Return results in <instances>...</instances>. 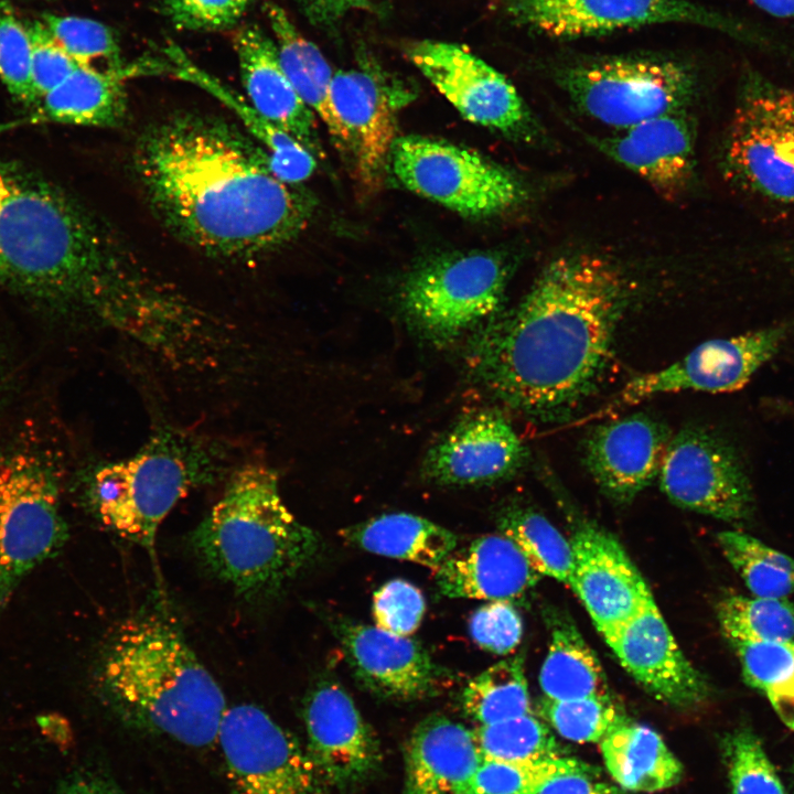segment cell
<instances>
[{
	"label": "cell",
	"instance_id": "obj_6",
	"mask_svg": "<svg viewBox=\"0 0 794 794\" xmlns=\"http://www.w3.org/2000/svg\"><path fill=\"white\" fill-rule=\"evenodd\" d=\"M223 465L221 447L165 428L131 458L96 468L88 476L86 498L105 527L153 552L165 516L191 490L217 476Z\"/></svg>",
	"mask_w": 794,
	"mask_h": 794
},
{
	"label": "cell",
	"instance_id": "obj_13",
	"mask_svg": "<svg viewBox=\"0 0 794 794\" xmlns=\"http://www.w3.org/2000/svg\"><path fill=\"white\" fill-rule=\"evenodd\" d=\"M217 742L233 794H326L308 750L255 705L227 708Z\"/></svg>",
	"mask_w": 794,
	"mask_h": 794
},
{
	"label": "cell",
	"instance_id": "obj_56",
	"mask_svg": "<svg viewBox=\"0 0 794 794\" xmlns=\"http://www.w3.org/2000/svg\"><path fill=\"white\" fill-rule=\"evenodd\" d=\"M1 1V0H0Z\"/></svg>",
	"mask_w": 794,
	"mask_h": 794
},
{
	"label": "cell",
	"instance_id": "obj_54",
	"mask_svg": "<svg viewBox=\"0 0 794 794\" xmlns=\"http://www.w3.org/2000/svg\"><path fill=\"white\" fill-rule=\"evenodd\" d=\"M783 721H784L791 729L794 730V710H793L788 716H786V717L783 719Z\"/></svg>",
	"mask_w": 794,
	"mask_h": 794
},
{
	"label": "cell",
	"instance_id": "obj_55",
	"mask_svg": "<svg viewBox=\"0 0 794 794\" xmlns=\"http://www.w3.org/2000/svg\"><path fill=\"white\" fill-rule=\"evenodd\" d=\"M793 771H794V769H793Z\"/></svg>",
	"mask_w": 794,
	"mask_h": 794
},
{
	"label": "cell",
	"instance_id": "obj_37",
	"mask_svg": "<svg viewBox=\"0 0 794 794\" xmlns=\"http://www.w3.org/2000/svg\"><path fill=\"white\" fill-rule=\"evenodd\" d=\"M723 635L732 642L792 641L794 605L785 599L731 593L717 605Z\"/></svg>",
	"mask_w": 794,
	"mask_h": 794
},
{
	"label": "cell",
	"instance_id": "obj_45",
	"mask_svg": "<svg viewBox=\"0 0 794 794\" xmlns=\"http://www.w3.org/2000/svg\"><path fill=\"white\" fill-rule=\"evenodd\" d=\"M425 610L426 601L421 591L403 579L386 582L373 597L376 625L393 634H412L418 629Z\"/></svg>",
	"mask_w": 794,
	"mask_h": 794
},
{
	"label": "cell",
	"instance_id": "obj_41",
	"mask_svg": "<svg viewBox=\"0 0 794 794\" xmlns=\"http://www.w3.org/2000/svg\"><path fill=\"white\" fill-rule=\"evenodd\" d=\"M42 23L56 43L84 68L116 72L125 67L112 32L88 18L45 13Z\"/></svg>",
	"mask_w": 794,
	"mask_h": 794
},
{
	"label": "cell",
	"instance_id": "obj_33",
	"mask_svg": "<svg viewBox=\"0 0 794 794\" xmlns=\"http://www.w3.org/2000/svg\"><path fill=\"white\" fill-rule=\"evenodd\" d=\"M547 620L550 640L538 677L544 697L568 700L609 696L602 665L573 621L557 611Z\"/></svg>",
	"mask_w": 794,
	"mask_h": 794
},
{
	"label": "cell",
	"instance_id": "obj_40",
	"mask_svg": "<svg viewBox=\"0 0 794 794\" xmlns=\"http://www.w3.org/2000/svg\"><path fill=\"white\" fill-rule=\"evenodd\" d=\"M576 771L591 770L584 763L565 755L541 761L482 759L457 794H535L555 776Z\"/></svg>",
	"mask_w": 794,
	"mask_h": 794
},
{
	"label": "cell",
	"instance_id": "obj_11",
	"mask_svg": "<svg viewBox=\"0 0 794 794\" xmlns=\"http://www.w3.org/2000/svg\"><path fill=\"white\" fill-rule=\"evenodd\" d=\"M389 158L393 173L406 189L466 217L503 214L527 195L522 181L507 169L443 140L399 137Z\"/></svg>",
	"mask_w": 794,
	"mask_h": 794
},
{
	"label": "cell",
	"instance_id": "obj_3",
	"mask_svg": "<svg viewBox=\"0 0 794 794\" xmlns=\"http://www.w3.org/2000/svg\"><path fill=\"white\" fill-rule=\"evenodd\" d=\"M0 286L62 314L121 332L139 277L125 271L96 223L60 186L0 160Z\"/></svg>",
	"mask_w": 794,
	"mask_h": 794
},
{
	"label": "cell",
	"instance_id": "obj_2",
	"mask_svg": "<svg viewBox=\"0 0 794 794\" xmlns=\"http://www.w3.org/2000/svg\"><path fill=\"white\" fill-rule=\"evenodd\" d=\"M629 291L609 258L554 259L514 309L480 326L468 350L472 376L529 419H567L605 375Z\"/></svg>",
	"mask_w": 794,
	"mask_h": 794
},
{
	"label": "cell",
	"instance_id": "obj_24",
	"mask_svg": "<svg viewBox=\"0 0 794 794\" xmlns=\"http://www.w3.org/2000/svg\"><path fill=\"white\" fill-rule=\"evenodd\" d=\"M331 99L350 136V150L361 183L373 186L396 140L390 90L366 69L333 74Z\"/></svg>",
	"mask_w": 794,
	"mask_h": 794
},
{
	"label": "cell",
	"instance_id": "obj_17",
	"mask_svg": "<svg viewBox=\"0 0 794 794\" xmlns=\"http://www.w3.org/2000/svg\"><path fill=\"white\" fill-rule=\"evenodd\" d=\"M351 670L374 695L415 700L431 697L451 679L416 641L378 626L335 619L331 623Z\"/></svg>",
	"mask_w": 794,
	"mask_h": 794
},
{
	"label": "cell",
	"instance_id": "obj_47",
	"mask_svg": "<svg viewBox=\"0 0 794 794\" xmlns=\"http://www.w3.org/2000/svg\"><path fill=\"white\" fill-rule=\"evenodd\" d=\"M28 30L32 46L31 79L35 103L63 83L78 65L56 43L42 21H34Z\"/></svg>",
	"mask_w": 794,
	"mask_h": 794
},
{
	"label": "cell",
	"instance_id": "obj_44",
	"mask_svg": "<svg viewBox=\"0 0 794 794\" xmlns=\"http://www.w3.org/2000/svg\"><path fill=\"white\" fill-rule=\"evenodd\" d=\"M32 46L28 26L7 0L0 1V78L18 100L34 103L31 79Z\"/></svg>",
	"mask_w": 794,
	"mask_h": 794
},
{
	"label": "cell",
	"instance_id": "obj_34",
	"mask_svg": "<svg viewBox=\"0 0 794 794\" xmlns=\"http://www.w3.org/2000/svg\"><path fill=\"white\" fill-rule=\"evenodd\" d=\"M497 525L540 575L570 583L573 552L568 540L544 515L519 505L504 508Z\"/></svg>",
	"mask_w": 794,
	"mask_h": 794
},
{
	"label": "cell",
	"instance_id": "obj_38",
	"mask_svg": "<svg viewBox=\"0 0 794 794\" xmlns=\"http://www.w3.org/2000/svg\"><path fill=\"white\" fill-rule=\"evenodd\" d=\"M743 680L762 691L782 720L794 710V641L732 642Z\"/></svg>",
	"mask_w": 794,
	"mask_h": 794
},
{
	"label": "cell",
	"instance_id": "obj_16",
	"mask_svg": "<svg viewBox=\"0 0 794 794\" xmlns=\"http://www.w3.org/2000/svg\"><path fill=\"white\" fill-rule=\"evenodd\" d=\"M794 332V318L740 335L704 342L669 366L635 376L614 406L631 405L666 393L741 389Z\"/></svg>",
	"mask_w": 794,
	"mask_h": 794
},
{
	"label": "cell",
	"instance_id": "obj_7",
	"mask_svg": "<svg viewBox=\"0 0 794 794\" xmlns=\"http://www.w3.org/2000/svg\"><path fill=\"white\" fill-rule=\"evenodd\" d=\"M67 536L55 458L39 437L23 434L0 453V613Z\"/></svg>",
	"mask_w": 794,
	"mask_h": 794
},
{
	"label": "cell",
	"instance_id": "obj_21",
	"mask_svg": "<svg viewBox=\"0 0 794 794\" xmlns=\"http://www.w3.org/2000/svg\"><path fill=\"white\" fill-rule=\"evenodd\" d=\"M308 752L324 781L345 788L378 768L380 749L351 696L333 680L320 682L303 708Z\"/></svg>",
	"mask_w": 794,
	"mask_h": 794
},
{
	"label": "cell",
	"instance_id": "obj_8",
	"mask_svg": "<svg viewBox=\"0 0 794 794\" xmlns=\"http://www.w3.org/2000/svg\"><path fill=\"white\" fill-rule=\"evenodd\" d=\"M556 81L581 112L618 131L687 110L698 83L687 63L646 55L575 62Z\"/></svg>",
	"mask_w": 794,
	"mask_h": 794
},
{
	"label": "cell",
	"instance_id": "obj_43",
	"mask_svg": "<svg viewBox=\"0 0 794 794\" xmlns=\"http://www.w3.org/2000/svg\"><path fill=\"white\" fill-rule=\"evenodd\" d=\"M732 794H787L757 734L740 727L722 740Z\"/></svg>",
	"mask_w": 794,
	"mask_h": 794
},
{
	"label": "cell",
	"instance_id": "obj_22",
	"mask_svg": "<svg viewBox=\"0 0 794 794\" xmlns=\"http://www.w3.org/2000/svg\"><path fill=\"white\" fill-rule=\"evenodd\" d=\"M672 436L643 412L594 427L583 444V462L603 493L619 503L632 501L658 476Z\"/></svg>",
	"mask_w": 794,
	"mask_h": 794
},
{
	"label": "cell",
	"instance_id": "obj_48",
	"mask_svg": "<svg viewBox=\"0 0 794 794\" xmlns=\"http://www.w3.org/2000/svg\"><path fill=\"white\" fill-rule=\"evenodd\" d=\"M250 0H164L173 24L183 30L214 31L229 28L244 15Z\"/></svg>",
	"mask_w": 794,
	"mask_h": 794
},
{
	"label": "cell",
	"instance_id": "obj_46",
	"mask_svg": "<svg viewBox=\"0 0 794 794\" xmlns=\"http://www.w3.org/2000/svg\"><path fill=\"white\" fill-rule=\"evenodd\" d=\"M469 631L483 650L507 654L516 648L523 636V620L509 601H491L471 615Z\"/></svg>",
	"mask_w": 794,
	"mask_h": 794
},
{
	"label": "cell",
	"instance_id": "obj_19",
	"mask_svg": "<svg viewBox=\"0 0 794 794\" xmlns=\"http://www.w3.org/2000/svg\"><path fill=\"white\" fill-rule=\"evenodd\" d=\"M570 543L573 566L569 587L604 637L653 596L623 546L607 530L582 524Z\"/></svg>",
	"mask_w": 794,
	"mask_h": 794
},
{
	"label": "cell",
	"instance_id": "obj_26",
	"mask_svg": "<svg viewBox=\"0 0 794 794\" xmlns=\"http://www.w3.org/2000/svg\"><path fill=\"white\" fill-rule=\"evenodd\" d=\"M540 577L503 534L485 535L455 549L434 572L439 591L449 598L509 602L534 588Z\"/></svg>",
	"mask_w": 794,
	"mask_h": 794
},
{
	"label": "cell",
	"instance_id": "obj_18",
	"mask_svg": "<svg viewBox=\"0 0 794 794\" xmlns=\"http://www.w3.org/2000/svg\"><path fill=\"white\" fill-rule=\"evenodd\" d=\"M603 639L623 668L654 698L687 709L710 696L708 680L682 652L654 598Z\"/></svg>",
	"mask_w": 794,
	"mask_h": 794
},
{
	"label": "cell",
	"instance_id": "obj_30",
	"mask_svg": "<svg viewBox=\"0 0 794 794\" xmlns=\"http://www.w3.org/2000/svg\"><path fill=\"white\" fill-rule=\"evenodd\" d=\"M599 744L608 772L624 790L652 793L682 779L683 765L662 737L627 717Z\"/></svg>",
	"mask_w": 794,
	"mask_h": 794
},
{
	"label": "cell",
	"instance_id": "obj_28",
	"mask_svg": "<svg viewBox=\"0 0 794 794\" xmlns=\"http://www.w3.org/2000/svg\"><path fill=\"white\" fill-rule=\"evenodd\" d=\"M147 66L116 72L77 67L63 83L32 106L25 122H54L87 127H116L127 112L125 81Z\"/></svg>",
	"mask_w": 794,
	"mask_h": 794
},
{
	"label": "cell",
	"instance_id": "obj_10",
	"mask_svg": "<svg viewBox=\"0 0 794 794\" xmlns=\"http://www.w3.org/2000/svg\"><path fill=\"white\" fill-rule=\"evenodd\" d=\"M508 277L509 264L494 251L437 256L406 276L398 304L415 332L444 346L497 314Z\"/></svg>",
	"mask_w": 794,
	"mask_h": 794
},
{
	"label": "cell",
	"instance_id": "obj_4",
	"mask_svg": "<svg viewBox=\"0 0 794 794\" xmlns=\"http://www.w3.org/2000/svg\"><path fill=\"white\" fill-rule=\"evenodd\" d=\"M98 695L125 721L185 745L217 741L226 700L180 629L155 612L119 622L99 650Z\"/></svg>",
	"mask_w": 794,
	"mask_h": 794
},
{
	"label": "cell",
	"instance_id": "obj_31",
	"mask_svg": "<svg viewBox=\"0 0 794 794\" xmlns=\"http://www.w3.org/2000/svg\"><path fill=\"white\" fill-rule=\"evenodd\" d=\"M168 53L175 64L172 71L178 77L208 90L238 116L247 128V133L266 150L269 167L279 180L297 185L313 174L316 161L313 152L303 143L267 120L248 101L216 78L192 64L176 47L170 49Z\"/></svg>",
	"mask_w": 794,
	"mask_h": 794
},
{
	"label": "cell",
	"instance_id": "obj_1",
	"mask_svg": "<svg viewBox=\"0 0 794 794\" xmlns=\"http://www.w3.org/2000/svg\"><path fill=\"white\" fill-rule=\"evenodd\" d=\"M133 164L157 218L213 257L262 256L298 237L313 213L308 194L273 174L266 150L219 117L183 112L150 125Z\"/></svg>",
	"mask_w": 794,
	"mask_h": 794
},
{
	"label": "cell",
	"instance_id": "obj_35",
	"mask_svg": "<svg viewBox=\"0 0 794 794\" xmlns=\"http://www.w3.org/2000/svg\"><path fill=\"white\" fill-rule=\"evenodd\" d=\"M462 708L480 726L532 712L523 656L503 659L471 679Z\"/></svg>",
	"mask_w": 794,
	"mask_h": 794
},
{
	"label": "cell",
	"instance_id": "obj_49",
	"mask_svg": "<svg viewBox=\"0 0 794 794\" xmlns=\"http://www.w3.org/2000/svg\"><path fill=\"white\" fill-rule=\"evenodd\" d=\"M311 23L318 26H334L353 11H372L371 0H299Z\"/></svg>",
	"mask_w": 794,
	"mask_h": 794
},
{
	"label": "cell",
	"instance_id": "obj_42",
	"mask_svg": "<svg viewBox=\"0 0 794 794\" xmlns=\"http://www.w3.org/2000/svg\"><path fill=\"white\" fill-rule=\"evenodd\" d=\"M539 709L543 718L559 736L579 743H600L626 718L610 695L568 700L544 697Z\"/></svg>",
	"mask_w": 794,
	"mask_h": 794
},
{
	"label": "cell",
	"instance_id": "obj_36",
	"mask_svg": "<svg viewBox=\"0 0 794 794\" xmlns=\"http://www.w3.org/2000/svg\"><path fill=\"white\" fill-rule=\"evenodd\" d=\"M717 539L754 597L785 599L794 593V558L742 532H721Z\"/></svg>",
	"mask_w": 794,
	"mask_h": 794
},
{
	"label": "cell",
	"instance_id": "obj_50",
	"mask_svg": "<svg viewBox=\"0 0 794 794\" xmlns=\"http://www.w3.org/2000/svg\"><path fill=\"white\" fill-rule=\"evenodd\" d=\"M591 771H576L555 776L535 794H620L619 790L596 780Z\"/></svg>",
	"mask_w": 794,
	"mask_h": 794
},
{
	"label": "cell",
	"instance_id": "obj_15",
	"mask_svg": "<svg viewBox=\"0 0 794 794\" xmlns=\"http://www.w3.org/2000/svg\"><path fill=\"white\" fill-rule=\"evenodd\" d=\"M407 56L468 121L527 140L540 135L509 81L466 47L421 40L408 46Z\"/></svg>",
	"mask_w": 794,
	"mask_h": 794
},
{
	"label": "cell",
	"instance_id": "obj_51",
	"mask_svg": "<svg viewBox=\"0 0 794 794\" xmlns=\"http://www.w3.org/2000/svg\"><path fill=\"white\" fill-rule=\"evenodd\" d=\"M58 794H122L107 779L85 773L73 776L64 784Z\"/></svg>",
	"mask_w": 794,
	"mask_h": 794
},
{
	"label": "cell",
	"instance_id": "obj_25",
	"mask_svg": "<svg viewBox=\"0 0 794 794\" xmlns=\"http://www.w3.org/2000/svg\"><path fill=\"white\" fill-rule=\"evenodd\" d=\"M234 47L248 103L313 153L319 150L315 115L289 81L273 39L248 24L235 32Z\"/></svg>",
	"mask_w": 794,
	"mask_h": 794
},
{
	"label": "cell",
	"instance_id": "obj_27",
	"mask_svg": "<svg viewBox=\"0 0 794 794\" xmlns=\"http://www.w3.org/2000/svg\"><path fill=\"white\" fill-rule=\"evenodd\" d=\"M481 762L473 730L431 715L415 727L407 742L403 794H457Z\"/></svg>",
	"mask_w": 794,
	"mask_h": 794
},
{
	"label": "cell",
	"instance_id": "obj_39",
	"mask_svg": "<svg viewBox=\"0 0 794 794\" xmlns=\"http://www.w3.org/2000/svg\"><path fill=\"white\" fill-rule=\"evenodd\" d=\"M473 734L482 759L541 761L562 757L548 726L533 712L479 726Z\"/></svg>",
	"mask_w": 794,
	"mask_h": 794
},
{
	"label": "cell",
	"instance_id": "obj_9",
	"mask_svg": "<svg viewBox=\"0 0 794 794\" xmlns=\"http://www.w3.org/2000/svg\"><path fill=\"white\" fill-rule=\"evenodd\" d=\"M523 26L555 37H578L657 23L711 29L752 49L794 58V43L777 32L691 0H505Z\"/></svg>",
	"mask_w": 794,
	"mask_h": 794
},
{
	"label": "cell",
	"instance_id": "obj_12",
	"mask_svg": "<svg viewBox=\"0 0 794 794\" xmlns=\"http://www.w3.org/2000/svg\"><path fill=\"white\" fill-rule=\"evenodd\" d=\"M723 150L729 176L769 200L794 202V118L781 92L747 69Z\"/></svg>",
	"mask_w": 794,
	"mask_h": 794
},
{
	"label": "cell",
	"instance_id": "obj_32",
	"mask_svg": "<svg viewBox=\"0 0 794 794\" xmlns=\"http://www.w3.org/2000/svg\"><path fill=\"white\" fill-rule=\"evenodd\" d=\"M340 533L368 552L412 561L433 572L458 545V536L448 528L408 513L383 514Z\"/></svg>",
	"mask_w": 794,
	"mask_h": 794
},
{
	"label": "cell",
	"instance_id": "obj_20",
	"mask_svg": "<svg viewBox=\"0 0 794 794\" xmlns=\"http://www.w3.org/2000/svg\"><path fill=\"white\" fill-rule=\"evenodd\" d=\"M526 459L509 421L495 410H481L463 417L429 449L422 475L439 485H483L513 476Z\"/></svg>",
	"mask_w": 794,
	"mask_h": 794
},
{
	"label": "cell",
	"instance_id": "obj_53",
	"mask_svg": "<svg viewBox=\"0 0 794 794\" xmlns=\"http://www.w3.org/2000/svg\"><path fill=\"white\" fill-rule=\"evenodd\" d=\"M10 382L11 378L8 363L6 362L3 355L0 353V421L7 403Z\"/></svg>",
	"mask_w": 794,
	"mask_h": 794
},
{
	"label": "cell",
	"instance_id": "obj_29",
	"mask_svg": "<svg viewBox=\"0 0 794 794\" xmlns=\"http://www.w3.org/2000/svg\"><path fill=\"white\" fill-rule=\"evenodd\" d=\"M267 19L281 65L293 88L326 127L340 150H350V136L331 99L332 68L320 49L305 39L277 3L266 4Z\"/></svg>",
	"mask_w": 794,
	"mask_h": 794
},
{
	"label": "cell",
	"instance_id": "obj_52",
	"mask_svg": "<svg viewBox=\"0 0 794 794\" xmlns=\"http://www.w3.org/2000/svg\"><path fill=\"white\" fill-rule=\"evenodd\" d=\"M762 12L779 19H794V0H744Z\"/></svg>",
	"mask_w": 794,
	"mask_h": 794
},
{
	"label": "cell",
	"instance_id": "obj_23",
	"mask_svg": "<svg viewBox=\"0 0 794 794\" xmlns=\"http://www.w3.org/2000/svg\"><path fill=\"white\" fill-rule=\"evenodd\" d=\"M598 143L668 201L678 200L694 178L695 131L687 110L648 119Z\"/></svg>",
	"mask_w": 794,
	"mask_h": 794
},
{
	"label": "cell",
	"instance_id": "obj_5",
	"mask_svg": "<svg viewBox=\"0 0 794 794\" xmlns=\"http://www.w3.org/2000/svg\"><path fill=\"white\" fill-rule=\"evenodd\" d=\"M191 544L208 571L247 599L279 591L321 547L285 505L275 471L258 463L234 471Z\"/></svg>",
	"mask_w": 794,
	"mask_h": 794
},
{
	"label": "cell",
	"instance_id": "obj_14",
	"mask_svg": "<svg viewBox=\"0 0 794 794\" xmlns=\"http://www.w3.org/2000/svg\"><path fill=\"white\" fill-rule=\"evenodd\" d=\"M676 505L727 522L749 521L754 495L737 449L722 437L689 427L670 438L658 472Z\"/></svg>",
	"mask_w": 794,
	"mask_h": 794
}]
</instances>
